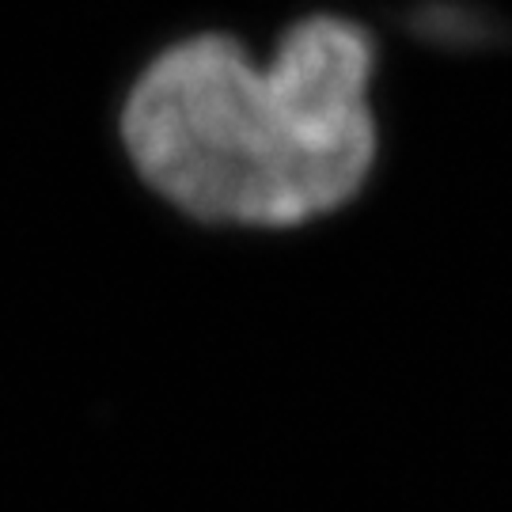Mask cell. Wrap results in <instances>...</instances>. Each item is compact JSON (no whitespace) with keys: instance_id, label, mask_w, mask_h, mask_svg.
<instances>
[{"instance_id":"cell-1","label":"cell","mask_w":512,"mask_h":512,"mask_svg":"<svg viewBox=\"0 0 512 512\" xmlns=\"http://www.w3.org/2000/svg\"><path fill=\"white\" fill-rule=\"evenodd\" d=\"M376 50L346 16H304L255 61L198 31L133 76L118 141L148 190L205 224L285 228L346 205L376 164Z\"/></svg>"}]
</instances>
